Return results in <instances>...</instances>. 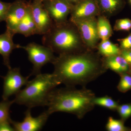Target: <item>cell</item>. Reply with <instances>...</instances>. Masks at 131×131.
I'll use <instances>...</instances> for the list:
<instances>
[{
    "mask_svg": "<svg viewBox=\"0 0 131 131\" xmlns=\"http://www.w3.org/2000/svg\"><path fill=\"white\" fill-rule=\"evenodd\" d=\"M52 64L54 68L53 74L61 84L66 86L85 87L107 70L103 57L97 52L89 49L59 55Z\"/></svg>",
    "mask_w": 131,
    "mask_h": 131,
    "instance_id": "1",
    "label": "cell"
},
{
    "mask_svg": "<svg viewBox=\"0 0 131 131\" xmlns=\"http://www.w3.org/2000/svg\"><path fill=\"white\" fill-rule=\"evenodd\" d=\"M95 96L94 92L86 87L81 89L71 86L55 88L50 94L46 111L50 115L57 112L69 113L82 119L93 109Z\"/></svg>",
    "mask_w": 131,
    "mask_h": 131,
    "instance_id": "2",
    "label": "cell"
},
{
    "mask_svg": "<svg viewBox=\"0 0 131 131\" xmlns=\"http://www.w3.org/2000/svg\"><path fill=\"white\" fill-rule=\"evenodd\" d=\"M43 45L59 55L73 54L87 49L75 24L69 19L61 24H54L43 35Z\"/></svg>",
    "mask_w": 131,
    "mask_h": 131,
    "instance_id": "3",
    "label": "cell"
},
{
    "mask_svg": "<svg viewBox=\"0 0 131 131\" xmlns=\"http://www.w3.org/2000/svg\"><path fill=\"white\" fill-rule=\"evenodd\" d=\"M60 84L53 73H40L29 81L25 88L16 94L14 102L30 108L47 106L50 94Z\"/></svg>",
    "mask_w": 131,
    "mask_h": 131,
    "instance_id": "4",
    "label": "cell"
},
{
    "mask_svg": "<svg viewBox=\"0 0 131 131\" xmlns=\"http://www.w3.org/2000/svg\"><path fill=\"white\" fill-rule=\"evenodd\" d=\"M21 48L27 52L28 60L32 64L31 76H36L41 73L42 67L47 63H52L56 58L51 49L43 45L31 42L26 46H21Z\"/></svg>",
    "mask_w": 131,
    "mask_h": 131,
    "instance_id": "5",
    "label": "cell"
},
{
    "mask_svg": "<svg viewBox=\"0 0 131 131\" xmlns=\"http://www.w3.org/2000/svg\"><path fill=\"white\" fill-rule=\"evenodd\" d=\"M71 21L77 27L87 49L92 50L96 49L100 39L97 30V18Z\"/></svg>",
    "mask_w": 131,
    "mask_h": 131,
    "instance_id": "6",
    "label": "cell"
},
{
    "mask_svg": "<svg viewBox=\"0 0 131 131\" xmlns=\"http://www.w3.org/2000/svg\"><path fill=\"white\" fill-rule=\"evenodd\" d=\"M30 76H23L19 68L8 69L7 74L4 77L3 100H8L10 96L18 93L22 87L28 83Z\"/></svg>",
    "mask_w": 131,
    "mask_h": 131,
    "instance_id": "7",
    "label": "cell"
},
{
    "mask_svg": "<svg viewBox=\"0 0 131 131\" xmlns=\"http://www.w3.org/2000/svg\"><path fill=\"white\" fill-rule=\"evenodd\" d=\"M31 12L37 33L43 35L51 29L54 23L44 6L42 0H34L31 3Z\"/></svg>",
    "mask_w": 131,
    "mask_h": 131,
    "instance_id": "8",
    "label": "cell"
},
{
    "mask_svg": "<svg viewBox=\"0 0 131 131\" xmlns=\"http://www.w3.org/2000/svg\"><path fill=\"white\" fill-rule=\"evenodd\" d=\"M44 6L54 24L68 20L74 5L66 0H47L43 2Z\"/></svg>",
    "mask_w": 131,
    "mask_h": 131,
    "instance_id": "9",
    "label": "cell"
},
{
    "mask_svg": "<svg viewBox=\"0 0 131 131\" xmlns=\"http://www.w3.org/2000/svg\"><path fill=\"white\" fill-rule=\"evenodd\" d=\"M31 3L26 0H16L11 3L5 20L7 29L15 34L16 27L27 13Z\"/></svg>",
    "mask_w": 131,
    "mask_h": 131,
    "instance_id": "10",
    "label": "cell"
},
{
    "mask_svg": "<svg viewBox=\"0 0 131 131\" xmlns=\"http://www.w3.org/2000/svg\"><path fill=\"white\" fill-rule=\"evenodd\" d=\"M31 109L28 108L26 111L25 117L22 122H16L10 120V123L15 131H39L45 125L50 115L46 111L37 117H34L31 114Z\"/></svg>",
    "mask_w": 131,
    "mask_h": 131,
    "instance_id": "11",
    "label": "cell"
},
{
    "mask_svg": "<svg viewBox=\"0 0 131 131\" xmlns=\"http://www.w3.org/2000/svg\"><path fill=\"white\" fill-rule=\"evenodd\" d=\"M100 14L97 0H82L74 5L69 19L80 20L96 17Z\"/></svg>",
    "mask_w": 131,
    "mask_h": 131,
    "instance_id": "12",
    "label": "cell"
},
{
    "mask_svg": "<svg viewBox=\"0 0 131 131\" xmlns=\"http://www.w3.org/2000/svg\"><path fill=\"white\" fill-rule=\"evenodd\" d=\"M15 34L11 31L6 29L5 32L0 35V54L3 59L4 64L8 69L11 68L9 56L14 49L21 48L20 45L15 44L13 41Z\"/></svg>",
    "mask_w": 131,
    "mask_h": 131,
    "instance_id": "13",
    "label": "cell"
},
{
    "mask_svg": "<svg viewBox=\"0 0 131 131\" xmlns=\"http://www.w3.org/2000/svg\"><path fill=\"white\" fill-rule=\"evenodd\" d=\"M103 58L107 70L110 69L120 75L125 73H131L130 65L121 54Z\"/></svg>",
    "mask_w": 131,
    "mask_h": 131,
    "instance_id": "14",
    "label": "cell"
},
{
    "mask_svg": "<svg viewBox=\"0 0 131 131\" xmlns=\"http://www.w3.org/2000/svg\"><path fill=\"white\" fill-rule=\"evenodd\" d=\"M15 32V34H22L26 37L37 34V28L31 12V6L25 16L16 27Z\"/></svg>",
    "mask_w": 131,
    "mask_h": 131,
    "instance_id": "15",
    "label": "cell"
},
{
    "mask_svg": "<svg viewBox=\"0 0 131 131\" xmlns=\"http://www.w3.org/2000/svg\"><path fill=\"white\" fill-rule=\"evenodd\" d=\"M100 15L111 17L116 14L123 7V0H97Z\"/></svg>",
    "mask_w": 131,
    "mask_h": 131,
    "instance_id": "16",
    "label": "cell"
},
{
    "mask_svg": "<svg viewBox=\"0 0 131 131\" xmlns=\"http://www.w3.org/2000/svg\"><path fill=\"white\" fill-rule=\"evenodd\" d=\"M97 52L103 57L120 54L121 50L118 46L110 41L109 39L102 40L96 47Z\"/></svg>",
    "mask_w": 131,
    "mask_h": 131,
    "instance_id": "17",
    "label": "cell"
},
{
    "mask_svg": "<svg viewBox=\"0 0 131 131\" xmlns=\"http://www.w3.org/2000/svg\"><path fill=\"white\" fill-rule=\"evenodd\" d=\"M97 30L100 39H109L113 35L112 26L107 17L100 15L97 17Z\"/></svg>",
    "mask_w": 131,
    "mask_h": 131,
    "instance_id": "18",
    "label": "cell"
},
{
    "mask_svg": "<svg viewBox=\"0 0 131 131\" xmlns=\"http://www.w3.org/2000/svg\"><path fill=\"white\" fill-rule=\"evenodd\" d=\"M93 102L95 105L100 106L112 111H117L119 104L117 101L110 96H105L96 97L94 98Z\"/></svg>",
    "mask_w": 131,
    "mask_h": 131,
    "instance_id": "19",
    "label": "cell"
},
{
    "mask_svg": "<svg viewBox=\"0 0 131 131\" xmlns=\"http://www.w3.org/2000/svg\"><path fill=\"white\" fill-rule=\"evenodd\" d=\"M105 128L108 131H127L130 129L125 126L122 120L116 119L112 117H108Z\"/></svg>",
    "mask_w": 131,
    "mask_h": 131,
    "instance_id": "20",
    "label": "cell"
},
{
    "mask_svg": "<svg viewBox=\"0 0 131 131\" xmlns=\"http://www.w3.org/2000/svg\"><path fill=\"white\" fill-rule=\"evenodd\" d=\"M121 78L117 88L120 92L126 93L131 90V73L120 75Z\"/></svg>",
    "mask_w": 131,
    "mask_h": 131,
    "instance_id": "21",
    "label": "cell"
},
{
    "mask_svg": "<svg viewBox=\"0 0 131 131\" xmlns=\"http://www.w3.org/2000/svg\"><path fill=\"white\" fill-rule=\"evenodd\" d=\"M13 103V100L10 101L8 100H3L0 102V122L11 119L9 117V109Z\"/></svg>",
    "mask_w": 131,
    "mask_h": 131,
    "instance_id": "22",
    "label": "cell"
},
{
    "mask_svg": "<svg viewBox=\"0 0 131 131\" xmlns=\"http://www.w3.org/2000/svg\"><path fill=\"white\" fill-rule=\"evenodd\" d=\"M131 29V20L128 18L117 20L114 27V30L116 31H129Z\"/></svg>",
    "mask_w": 131,
    "mask_h": 131,
    "instance_id": "23",
    "label": "cell"
},
{
    "mask_svg": "<svg viewBox=\"0 0 131 131\" xmlns=\"http://www.w3.org/2000/svg\"><path fill=\"white\" fill-rule=\"evenodd\" d=\"M117 111L121 119L125 121L131 116V103L119 105Z\"/></svg>",
    "mask_w": 131,
    "mask_h": 131,
    "instance_id": "24",
    "label": "cell"
},
{
    "mask_svg": "<svg viewBox=\"0 0 131 131\" xmlns=\"http://www.w3.org/2000/svg\"><path fill=\"white\" fill-rule=\"evenodd\" d=\"M11 3L1 1L0 0V22L5 21Z\"/></svg>",
    "mask_w": 131,
    "mask_h": 131,
    "instance_id": "25",
    "label": "cell"
},
{
    "mask_svg": "<svg viewBox=\"0 0 131 131\" xmlns=\"http://www.w3.org/2000/svg\"><path fill=\"white\" fill-rule=\"evenodd\" d=\"M118 41L120 43V48L121 50L131 49V34L126 37L118 39Z\"/></svg>",
    "mask_w": 131,
    "mask_h": 131,
    "instance_id": "26",
    "label": "cell"
},
{
    "mask_svg": "<svg viewBox=\"0 0 131 131\" xmlns=\"http://www.w3.org/2000/svg\"><path fill=\"white\" fill-rule=\"evenodd\" d=\"M9 120L0 122V131H14V128L11 125Z\"/></svg>",
    "mask_w": 131,
    "mask_h": 131,
    "instance_id": "27",
    "label": "cell"
},
{
    "mask_svg": "<svg viewBox=\"0 0 131 131\" xmlns=\"http://www.w3.org/2000/svg\"><path fill=\"white\" fill-rule=\"evenodd\" d=\"M121 54L126 59L131 68V49L121 50Z\"/></svg>",
    "mask_w": 131,
    "mask_h": 131,
    "instance_id": "28",
    "label": "cell"
},
{
    "mask_svg": "<svg viewBox=\"0 0 131 131\" xmlns=\"http://www.w3.org/2000/svg\"><path fill=\"white\" fill-rule=\"evenodd\" d=\"M66 1L70 3H71L73 4V5H74L75 4H76V3H78L80 2L82 0H66Z\"/></svg>",
    "mask_w": 131,
    "mask_h": 131,
    "instance_id": "29",
    "label": "cell"
},
{
    "mask_svg": "<svg viewBox=\"0 0 131 131\" xmlns=\"http://www.w3.org/2000/svg\"><path fill=\"white\" fill-rule=\"evenodd\" d=\"M129 2H130V3L131 4V0H129Z\"/></svg>",
    "mask_w": 131,
    "mask_h": 131,
    "instance_id": "30",
    "label": "cell"
},
{
    "mask_svg": "<svg viewBox=\"0 0 131 131\" xmlns=\"http://www.w3.org/2000/svg\"><path fill=\"white\" fill-rule=\"evenodd\" d=\"M42 1L43 2V1H47V0H42Z\"/></svg>",
    "mask_w": 131,
    "mask_h": 131,
    "instance_id": "31",
    "label": "cell"
}]
</instances>
